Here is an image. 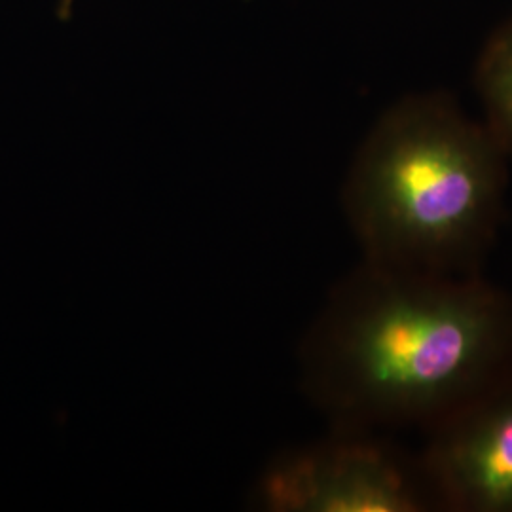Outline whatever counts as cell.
I'll return each mask as SVG.
<instances>
[{"label": "cell", "instance_id": "2", "mask_svg": "<svg viewBox=\"0 0 512 512\" xmlns=\"http://www.w3.org/2000/svg\"><path fill=\"white\" fill-rule=\"evenodd\" d=\"M509 171L490 129L454 95H403L368 131L342 186L361 260L482 274L505 219Z\"/></svg>", "mask_w": 512, "mask_h": 512}, {"label": "cell", "instance_id": "5", "mask_svg": "<svg viewBox=\"0 0 512 512\" xmlns=\"http://www.w3.org/2000/svg\"><path fill=\"white\" fill-rule=\"evenodd\" d=\"M482 122L512 167V14L486 38L473 73Z\"/></svg>", "mask_w": 512, "mask_h": 512}, {"label": "cell", "instance_id": "4", "mask_svg": "<svg viewBox=\"0 0 512 512\" xmlns=\"http://www.w3.org/2000/svg\"><path fill=\"white\" fill-rule=\"evenodd\" d=\"M423 435L439 511L512 512V376Z\"/></svg>", "mask_w": 512, "mask_h": 512}, {"label": "cell", "instance_id": "6", "mask_svg": "<svg viewBox=\"0 0 512 512\" xmlns=\"http://www.w3.org/2000/svg\"><path fill=\"white\" fill-rule=\"evenodd\" d=\"M71 8H73V0H59V8H57L59 19L71 18Z\"/></svg>", "mask_w": 512, "mask_h": 512}, {"label": "cell", "instance_id": "3", "mask_svg": "<svg viewBox=\"0 0 512 512\" xmlns=\"http://www.w3.org/2000/svg\"><path fill=\"white\" fill-rule=\"evenodd\" d=\"M253 505L272 512L439 511L420 454L385 433L348 429L270 461Z\"/></svg>", "mask_w": 512, "mask_h": 512}, {"label": "cell", "instance_id": "1", "mask_svg": "<svg viewBox=\"0 0 512 512\" xmlns=\"http://www.w3.org/2000/svg\"><path fill=\"white\" fill-rule=\"evenodd\" d=\"M300 384L330 429L431 427L512 376V296L484 274L361 260L298 348Z\"/></svg>", "mask_w": 512, "mask_h": 512}]
</instances>
